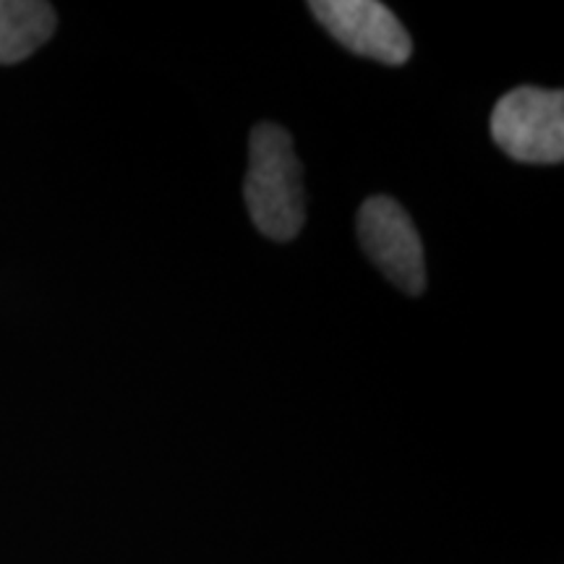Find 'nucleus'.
Returning a JSON list of instances; mask_svg holds the SVG:
<instances>
[{"mask_svg":"<svg viewBox=\"0 0 564 564\" xmlns=\"http://www.w3.org/2000/svg\"><path fill=\"white\" fill-rule=\"evenodd\" d=\"M243 199L257 230L272 241H293L306 223L303 165L293 137L278 123L251 131Z\"/></svg>","mask_w":564,"mask_h":564,"instance_id":"obj_1","label":"nucleus"},{"mask_svg":"<svg viewBox=\"0 0 564 564\" xmlns=\"http://www.w3.org/2000/svg\"><path fill=\"white\" fill-rule=\"evenodd\" d=\"M491 139L507 158L556 165L564 158V91L520 87L494 105Z\"/></svg>","mask_w":564,"mask_h":564,"instance_id":"obj_2","label":"nucleus"},{"mask_svg":"<svg viewBox=\"0 0 564 564\" xmlns=\"http://www.w3.org/2000/svg\"><path fill=\"white\" fill-rule=\"evenodd\" d=\"M358 241L392 285L408 295L426 288V257L411 215L392 196H371L358 209Z\"/></svg>","mask_w":564,"mask_h":564,"instance_id":"obj_3","label":"nucleus"},{"mask_svg":"<svg viewBox=\"0 0 564 564\" xmlns=\"http://www.w3.org/2000/svg\"><path fill=\"white\" fill-rule=\"evenodd\" d=\"M308 9L333 37L364 58L403 66L413 42L400 19L377 0H312Z\"/></svg>","mask_w":564,"mask_h":564,"instance_id":"obj_4","label":"nucleus"},{"mask_svg":"<svg viewBox=\"0 0 564 564\" xmlns=\"http://www.w3.org/2000/svg\"><path fill=\"white\" fill-rule=\"evenodd\" d=\"M53 6L40 0H0V66L19 63L53 37Z\"/></svg>","mask_w":564,"mask_h":564,"instance_id":"obj_5","label":"nucleus"}]
</instances>
